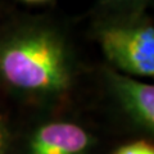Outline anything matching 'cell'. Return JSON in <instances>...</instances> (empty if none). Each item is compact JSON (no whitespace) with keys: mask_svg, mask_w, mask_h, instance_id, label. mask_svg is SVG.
Segmentation results:
<instances>
[{"mask_svg":"<svg viewBox=\"0 0 154 154\" xmlns=\"http://www.w3.org/2000/svg\"><path fill=\"white\" fill-rule=\"evenodd\" d=\"M64 40L48 27H26L0 40V81L17 93L50 98L72 82Z\"/></svg>","mask_w":154,"mask_h":154,"instance_id":"cell-1","label":"cell"},{"mask_svg":"<svg viewBox=\"0 0 154 154\" xmlns=\"http://www.w3.org/2000/svg\"><path fill=\"white\" fill-rule=\"evenodd\" d=\"M105 58L127 76H154V27L146 21L108 23L99 30Z\"/></svg>","mask_w":154,"mask_h":154,"instance_id":"cell-2","label":"cell"},{"mask_svg":"<svg viewBox=\"0 0 154 154\" xmlns=\"http://www.w3.org/2000/svg\"><path fill=\"white\" fill-rule=\"evenodd\" d=\"M108 81L121 108L140 127L154 128V86L131 76L109 71Z\"/></svg>","mask_w":154,"mask_h":154,"instance_id":"cell-3","label":"cell"},{"mask_svg":"<svg viewBox=\"0 0 154 154\" xmlns=\"http://www.w3.org/2000/svg\"><path fill=\"white\" fill-rule=\"evenodd\" d=\"M93 139L84 127L72 122H49L31 135L28 154H85Z\"/></svg>","mask_w":154,"mask_h":154,"instance_id":"cell-4","label":"cell"},{"mask_svg":"<svg viewBox=\"0 0 154 154\" xmlns=\"http://www.w3.org/2000/svg\"><path fill=\"white\" fill-rule=\"evenodd\" d=\"M112 154H154V148L145 140H137L118 148Z\"/></svg>","mask_w":154,"mask_h":154,"instance_id":"cell-5","label":"cell"},{"mask_svg":"<svg viewBox=\"0 0 154 154\" xmlns=\"http://www.w3.org/2000/svg\"><path fill=\"white\" fill-rule=\"evenodd\" d=\"M7 146H8V132L2 118H0V154L7 153Z\"/></svg>","mask_w":154,"mask_h":154,"instance_id":"cell-6","label":"cell"},{"mask_svg":"<svg viewBox=\"0 0 154 154\" xmlns=\"http://www.w3.org/2000/svg\"><path fill=\"white\" fill-rule=\"evenodd\" d=\"M108 3H128V2H132V0H105Z\"/></svg>","mask_w":154,"mask_h":154,"instance_id":"cell-7","label":"cell"},{"mask_svg":"<svg viewBox=\"0 0 154 154\" xmlns=\"http://www.w3.org/2000/svg\"><path fill=\"white\" fill-rule=\"evenodd\" d=\"M23 2H28V3H40V2H46V0H23Z\"/></svg>","mask_w":154,"mask_h":154,"instance_id":"cell-8","label":"cell"}]
</instances>
